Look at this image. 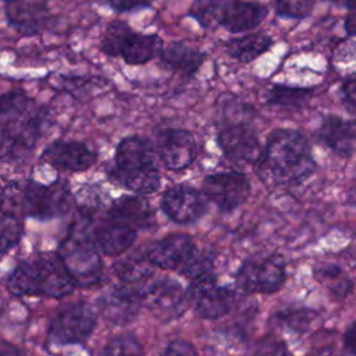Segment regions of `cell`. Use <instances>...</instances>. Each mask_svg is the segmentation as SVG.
<instances>
[{"mask_svg":"<svg viewBox=\"0 0 356 356\" xmlns=\"http://www.w3.org/2000/svg\"><path fill=\"white\" fill-rule=\"evenodd\" d=\"M314 160L305 135L295 129H274L266 142L263 156L254 164L256 174L266 184L293 185L309 178Z\"/></svg>","mask_w":356,"mask_h":356,"instance_id":"obj_1","label":"cell"},{"mask_svg":"<svg viewBox=\"0 0 356 356\" xmlns=\"http://www.w3.org/2000/svg\"><path fill=\"white\" fill-rule=\"evenodd\" d=\"M72 203L74 196L64 181H54L49 185L32 179L11 181L0 195V210L19 220L60 217L70 211Z\"/></svg>","mask_w":356,"mask_h":356,"instance_id":"obj_2","label":"cell"},{"mask_svg":"<svg viewBox=\"0 0 356 356\" xmlns=\"http://www.w3.org/2000/svg\"><path fill=\"white\" fill-rule=\"evenodd\" d=\"M15 295H44L63 298L71 293L75 282L63 260L54 253H39L19 263L7 281Z\"/></svg>","mask_w":356,"mask_h":356,"instance_id":"obj_3","label":"cell"},{"mask_svg":"<svg viewBox=\"0 0 356 356\" xmlns=\"http://www.w3.org/2000/svg\"><path fill=\"white\" fill-rule=\"evenodd\" d=\"M96 248L93 236L82 232H71L61 242L58 256L75 285L89 286L100 281L103 264Z\"/></svg>","mask_w":356,"mask_h":356,"instance_id":"obj_4","label":"cell"},{"mask_svg":"<svg viewBox=\"0 0 356 356\" xmlns=\"http://www.w3.org/2000/svg\"><path fill=\"white\" fill-rule=\"evenodd\" d=\"M285 280V263L277 254L250 257L236 273V286L246 293H273Z\"/></svg>","mask_w":356,"mask_h":356,"instance_id":"obj_5","label":"cell"},{"mask_svg":"<svg viewBox=\"0 0 356 356\" xmlns=\"http://www.w3.org/2000/svg\"><path fill=\"white\" fill-rule=\"evenodd\" d=\"M202 192L221 211L229 213L242 206L250 195L249 179L236 171L210 174L203 179Z\"/></svg>","mask_w":356,"mask_h":356,"instance_id":"obj_6","label":"cell"},{"mask_svg":"<svg viewBox=\"0 0 356 356\" xmlns=\"http://www.w3.org/2000/svg\"><path fill=\"white\" fill-rule=\"evenodd\" d=\"M96 325V316L86 303H74L53 318L49 337L56 343H74L86 339Z\"/></svg>","mask_w":356,"mask_h":356,"instance_id":"obj_7","label":"cell"},{"mask_svg":"<svg viewBox=\"0 0 356 356\" xmlns=\"http://www.w3.org/2000/svg\"><path fill=\"white\" fill-rule=\"evenodd\" d=\"M160 207L174 222L191 224L206 213L207 197L191 185L178 184L163 193Z\"/></svg>","mask_w":356,"mask_h":356,"instance_id":"obj_8","label":"cell"},{"mask_svg":"<svg viewBox=\"0 0 356 356\" xmlns=\"http://www.w3.org/2000/svg\"><path fill=\"white\" fill-rule=\"evenodd\" d=\"M186 300L204 318L224 316L234 303V292L217 285L213 275L196 280L186 292Z\"/></svg>","mask_w":356,"mask_h":356,"instance_id":"obj_9","label":"cell"},{"mask_svg":"<svg viewBox=\"0 0 356 356\" xmlns=\"http://www.w3.org/2000/svg\"><path fill=\"white\" fill-rule=\"evenodd\" d=\"M157 156L167 170H185L197 156L196 139L186 129H165L157 139Z\"/></svg>","mask_w":356,"mask_h":356,"instance_id":"obj_10","label":"cell"},{"mask_svg":"<svg viewBox=\"0 0 356 356\" xmlns=\"http://www.w3.org/2000/svg\"><path fill=\"white\" fill-rule=\"evenodd\" d=\"M42 160L61 171L82 172L96 163L97 154L83 142L58 139L44 147Z\"/></svg>","mask_w":356,"mask_h":356,"instance_id":"obj_11","label":"cell"},{"mask_svg":"<svg viewBox=\"0 0 356 356\" xmlns=\"http://www.w3.org/2000/svg\"><path fill=\"white\" fill-rule=\"evenodd\" d=\"M217 143L224 156L235 163L256 164L263 156L257 135L252 128L242 124L227 125L220 129Z\"/></svg>","mask_w":356,"mask_h":356,"instance_id":"obj_12","label":"cell"},{"mask_svg":"<svg viewBox=\"0 0 356 356\" xmlns=\"http://www.w3.org/2000/svg\"><path fill=\"white\" fill-rule=\"evenodd\" d=\"M196 249L191 236L177 234L150 243L145 253L156 267L179 273Z\"/></svg>","mask_w":356,"mask_h":356,"instance_id":"obj_13","label":"cell"},{"mask_svg":"<svg viewBox=\"0 0 356 356\" xmlns=\"http://www.w3.org/2000/svg\"><path fill=\"white\" fill-rule=\"evenodd\" d=\"M4 14L8 25L24 36L39 35L50 22V11L44 1L17 0L7 3Z\"/></svg>","mask_w":356,"mask_h":356,"instance_id":"obj_14","label":"cell"},{"mask_svg":"<svg viewBox=\"0 0 356 356\" xmlns=\"http://www.w3.org/2000/svg\"><path fill=\"white\" fill-rule=\"evenodd\" d=\"M97 305L104 318L114 324H127L138 316L142 298L132 288L113 286L99 298Z\"/></svg>","mask_w":356,"mask_h":356,"instance_id":"obj_15","label":"cell"},{"mask_svg":"<svg viewBox=\"0 0 356 356\" xmlns=\"http://www.w3.org/2000/svg\"><path fill=\"white\" fill-rule=\"evenodd\" d=\"M268 8L260 1L225 0L220 26L231 33H241L257 28L267 17Z\"/></svg>","mask_w":356,"mask_h":356,"instance_id":"obj_16","label":"cell"},{"mask_svg":"<svg viewBox=\"0 0 356 356\" xmlns=\"http://www.w3.org/2000/svg\"><path fill=\"white\" fill-rule=\"evenodd\" d=\"M157 152L153 149L149 140L132 135L121 139L115 147L114 163L120 170H140L154 168Z\"/></svg>","mask_w":356,"mask_h":356,"instance_id":"obj_17","label":"cell"},{"mask_svg":"<svg viewBox=\"0 0 356 356\" xmlns=\"http://www.w3.org/2000/svg\"><path fill=\"white\" fill-rule=\"evenodd\" d=\"M317 136L331 150L342 157H348L356 147V121L327 115L317 131Z\"/></svg>","mask_w":356,"mask_h":356,"instance_id":"obj_18","label":"cell"},{"mask_svg":"<svg viewBox=\"0 0 356 356\" xmlns=\"http://www.w3.org/2000/svg\"><path fill=\"white\" fill-rule=\"evenodd\" d=\"M136 229L127 222L108 218L99 224L93 232L96 246L107 256H120L134 243Z\"/></svg>","mask_w":356,"mask_h":356,"instance_id":"obj_19","label":"cell"},{"mask_svg":"<svg viewBox=\"0 0 356 356\" xmlns=\"http://www.w3.org/2000/svg\"><path fill=\"white\" fill-rule=\"evenodd\" d=\"M142 305L153 312L168 313L179 307L184 300V292L178 282L164 277L147 282L140 292Z\"/></svg>","mask_w":356,"mask_h":356,"instance_id":"obj_20","label":"cell"},{"mask_svg":"<svg viewBox=\"0 0 356 356\" xmlns=\"http://www.w3.org/2000/svg\"><path fill=\"white\" fill-rule=\"evenodd\" d=\"M204 58L206 54L203 51L184 40L170 42L163 47L160 53V60L167 68L175 72H181L186 76L195 75L203 64Z\"/></svg>","mask_w":356,"mask_h":356,"instance_id":"obj_21","label":"cell"},{"mask_svg":"<svg viewBox=\"0 0 356 356\" xmlns=\"http://www.w3.org/2000/svg\"><path fill=\"white\" fill-rule=\"evenodd\" d=\"M107 217L127 222L136 229L149 227L154 220V213L147 200L136 195L121 196L114 200L107 211Z\"/></svg>","mask_w":356,"mask_h":356,"instance_id":"obj_22","label":"cell"},{"mask_svg":"<svg viewBox=\"0 0 356 356\" xmlns=\"http://www.w3.org/2000/svg\"><path fill=\"white\" fill-rule=\"evenodd\" d=\"M163 47V39L159 35L139 33L132 31L121 47L120 57H122V60L131 65L145 64L157 54L160 56Z\"/></svg>","mask_w":356,"mask_h":356,"instance_id":"obj_23","label":"cell"},{"mask_svg":"<svg viewBox=\"0 0 356 356\" xmlns=\"http://www.w3.org/2000/svg\"><path fill=\"white\" fill-rule=\"evenodd\" d=\"M108 175L115 184L139 196L156 192L161 184V175L157 167L140 170H120L115 167L110 171Z\"/></svg>","mask_w":356,"mask_h":356,"instance_id":"obj_24","label":"cell"},{"mask_svg":"<svg viewBox=\"0 0 356 356\" xmlns=\"http://www.w3.org/2000/svg\"><path fill=\"white\" fill-rule=\"evenodd\" d=\"M271 44L273 39L270 35L264 32H254L229 39L225 44V50L232 58L241 63H250L266 53Z\"/></svg>","mask_w":356,"mask_h":356,"instance_id":"obj_25","label":"cell"},{"mask_svg":"<svg viewBox=\"0 0 356 356\" xmlns=\"http://www.w3.org/2000/svg\"><path fill=\"white\" fill-rule=\"evenodd\" d=\"M38 106L33 99L19 90L0 95V131L22 121Z\"/></svg>","mask_w":356,"mask_h":356,"instance_id":"obj_26","label":"cell"},{"mask_svg":"<svg viewBox=\"0 0 356 356\" xmlns=\"http://www.w3.org/2000/svg\"><path fill=\"white\" fill-rule=\"evenodd\" d=\"M154 267L156 266L143 252H134L114 263L115 274L121 281L128 284H135L149 278L153 274Z\"/></svg>","mask_w":356,"mask_h":356,"instance_id":"obj_27","label":"cell"},{"mask_svg":"<svg viewBox=\"0 0 356 356\" xmlns=\"http://www.w3.org/2000/svg\"><path fill=\"white\" fill-rule=\"evenodd\" d=\"M74 203L83 216H92L102 209H110L113 200L99 184H83L75 192Z\"/></svg>","mask_w":356,"mask_h":356,"instance_id":"obj_28","label":"cell"},{"mask_svg":"<svg viewBox=\"0 0 356 356\" xmlns=\"http://www.w3.org/2000/svg\"><path fill=\"white\" fill-rule=\"evenodd\" d=\"M312 97V89L305 88H292L285 85H275L268 92V103L288 108L299 110L303 107Z\"/></svg>","mask_w":356,"mask_h":356,"instance_id":"obj_29","label":"cell"},{"mask_svg":"<svg viewBox=\"0 0 356 356\" xmlns=\"http://www.w3.org/2000/svg\"><path fill=\"white\" fill-rule=\"evenodd\" d=\"M225 0H193L189 8V15L197 21L204 29L220 26L221 14Z\"/></svg>","mask_w":356,"mask_h":356,"instance_id":"obj_30","label":"cell"},{"mask_svg":"<svg viewBox=\"0 0 356 356\" xmlns=\"http://www.w3.org/2000/svg\"><path fill=\"white\" fill-rule=\"evenodd\" d=\"M131 32H132V29L125 21H121V19L111 21L107 25L103 39H102V43H100L102 51L111 57L120 56L121 47H122L127 36Z\"/></svg>","mask_w":356,"mask_h":356,"instance_id":"obj_31","label":"cell"},{"mask_svg":"<svg viewBox=\"0 0 356 356\" xmlns=\"http://www.w3.org/2000/svg\"><path fill=\"white\" fill-rule=\"evenodd\" d=\"M58 79H60L58 89L70 93L76 99H83L85 96H90L92 93H95L96 88H102L106 85V79L99 76L86 78V76L58 75Z\"/></svg>","mask_w":356,"mask_h":356,"instance_id":"obj_32","label":"cell"},{"mask_svg":"<svg viewBox=\"0 0 356 356\" xmlns=\"http://www.w3.org/2000/svg\"><path fill=\"white\" fill-rule=\"evenodd\" d=\"M22 236V222L19 218L0 210V253L14 248Z\"/></svg>","mask_w":356,"mask_h":356,"instance_id":"obj_33","label":"cell"},{"mask_svg":"<svg viewBox=\"0 0 356 356\" xmlns=\"http://www.w3.org/2000/svg\"><path fill=\"white\" fill-rule=\"evenodd\" d=\"M99 356H143V349L136 338L122 335L108 342Z\"/></svg>","mask_w":356,"mask_h":356,"instance_id":"obj_34","label":"cell"},{"mask_svg":"<svg viewBox=\"0 0 356 356\" xmlns=\"http://www.w3.org/2000/svg\"><path fill=\"white\" fill-rule=\"evenodd\" d=\"M278 15L291 18H306L313 10V0H271Z\"/></svg>","mask_w":356,"mask_h":356,"instance_id":"obj_35","label":"cell"},{"mask_svg":"<svg viewBox=\"0 0 356 356\" xmlns=\"http://www.w3.org/2000/svg\"><path fill=\"white\" fill-rule=\"evenodd\" d=\"M154 0H108L110 7L117 13H129L147 8Z\"/></svg>","mask_w":356,"mask_h":356,"instance_id":"obj_36","label":"cell"},{"mask_svg":"<svg viewBox=\"0 0 356 356\" xmlns=\"http://www.w3.org/2000/svg\"><path fill=\"white\" fill-rule=\"evenodd\" d=\"M160 356H197V352L192 343L178 339L171 342Z\"/></svg>","mask_w":356,"mask_h":356,"instance_id":"obj_37","label":"cell"},{"mask_svg":"<svg viewBox=\"0 0 356 356\" xmlns=\"http://www.w3.org/2000/svg\"><path fill=\"white\" fill-rule=\"evenodd\" d=\"M253 356H291L285 345L277 341H264L259 345Z\"/></svg>","mask_w":356,"mask_h":356,"instance_id":"obj_38","label":"cell"},{"mask_svg":"<svg viewBox=\"0 0 356 356\" xmlns=\"http://www.w3.org/2000/svg\"><path fill=\"white\" fill-rule=\"evenodd\" d=\"M285 321L288 325H295L298 328L302 327V324H309L313 318V313H310V310H288L285 314Z\"/></svg>","mask_w":356,"mask_h":356,"instance_id":"obj_39","label":"cell"},{"mask_svg":"<svg viewBox=\"0 0 356 356\" xmlns=\"http://www.w3.org/2000/svg\"><path fill=\"white\" fill-rule=\"evenodd\" d=\"M343 341V348L348 353L356 356V321L352 323L343 332L342 337Z\"/></svg>","mask_w":356,"mask_h":356,"instance_id":"obj_40","label":"cell"},{"mask_svg":"<svg viewBox=\"0 0 356 356\" xmlns=\"http://www.w3.org/2000/svg\"><path fill=\"white\" fill-rule=\"evenodd\" d=\"M342 92H343V96L345 99L356 107V78H352V79H348L342 83Z\"/></svg>","mask_w":356,"mask_h":356,"instance_id":"obj_41","label":"cell"},{"mask_svg":"<svg viewBox=\"0 0 356 356\" xmlns=\"http://www.w3.org/2000/svg\"><path fill=\"white\" fill-rule=\"evenodd\" d=\"M350 289H352V282L345 280V281L339 282L338 285L332 286V293H334V296H335V298L342 299V298H345V296L350 292Z\"/></svg>","mask_w":356,"mask_h":356,"instance_id":"obj_42","label":"cell"},{"mask_svg":"<svg viewBox=\"0 0 356 356\" xmlns=\"http://www.w3.org/2000/svg\"><path fill=\"white\" fill-rule=\"evenodd\" d=\"M345 29L350 35H356V10L349 13L345 19Z\"/></svg>","mask_w":356,"mask_h":356,"instance_id":"obj_43","label":"cell"},{"mask_svg":"<svg viewBox=\"0 0 356 356\" xmlns=\"http://www.w3.org/2000/svg\"><path fill=\"white\" fill-rule=\"evenodd\" d=\"M320 273H321L323 277L334 278V277H337V275L339 274V268H338V266H335V264H327V266H324V267L320 268Z\"/></svg>","mask_w":356,"mask_h":356,"instance_id":"obj_44","label":"cell"},{"mask_svg":"<svg viewBox=\"0 0 356 356\" xmlns=\"http://www.w3.org/2000/svg\"><path fill=\"white\" fill-rule=\"evenodd\" d=\"M0 356H24V355L13 348H6V349H0Z\"/></svg>","mask_w":356,"mask_h":356,"instance_id":"obj_45","label":"cell"},{"mask_svg":"<svg viewBox=\"0 0 356 356\" xmlns=\"http://www.w3.org/2000/svg\"><path fill=\"white\" fill-rule=\"evenodd\" d=\"M345 3V7H348L349 10L355 11L356 10V0H343Z\"/></svg>","mask_w":356,"mask_h":356,"instance_id":"obj_46","label":"cell"},{"mask_svg":"<svg viewBox=\"0 0 356 356\" xmlns=\"http://www.w3.org/2000/svg\"><path fill=\"white\" fill-rule=\"evenodd\" d=\"M312 356H339V355H337L335 352H331V350H323V352L312 355Z\"/></svg>","mask_w":356,"mask_h":356,"instance_id":"obj_47","label":"cell"},{"mask_svg":"<svg viewBox=\"0 0 356 356\" xmlns=\"http://www.w3.org/2000/svg\"><path fill=\"white\" fill-rule=\"evenodd\" d=\"M0 1H4V3L7 4V3H13V1H17V0H0Z\"/></svg>","mask_w":356,"mask_h":356,"instance_id":"obj_48","label":"cell"}]
</instances>
